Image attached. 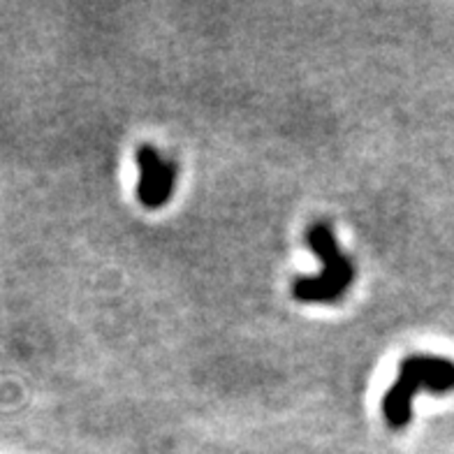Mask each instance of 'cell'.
Masks as SVG:
<instances>
[{
	"instance_id": "2",
	"label": "cell",
	"mask_w": 454,
	"mask_h": 454,
	"mask_svg": "<svg viewBox=\"0 0 454 454\" xmlns=\"http://www.w3.org/2000/svg\"><path fill=\"white\" fill-rule=\"evenodd\" d=\"M450 395L454 389V362L436 355H411L399 364V376L383 396V418L392 429H403L412 419L418 392Z\"/></svg>"
},
{
	"instance_id": "3",
	"label": "cell",
	"mask_w": 454,
	"mask_h": 454,
	"mask_svg": "<svg viewBox=\"0 0 454 454\" xmlns=\"http://www.w3.org/2000/svg\"><path fill=\"white\" fill-rule=\"evenodd\" d=\"M139 168L137 200L146 209H162L172 200L179 168L151 144H142L135 153Z\"/></svg>"
},
{
	"instance_id": "1",
	"label": "cell",
	"mask_w": 454,
	"mask_h": 454,
	"mask_svg": "<svg viewBox=\"0 0 454 454\" xmlns=\"http://www.w3.org/2000/svg\"><path fill=\"white\" fill-rule=\"evenodd\" d=\"M306 246L320 257L323 271L316 276H297L290 293L301 304H334L355 283V264L339 248L332 225L313 223L306 230Z\"/></svg>"
}]
</instances>
